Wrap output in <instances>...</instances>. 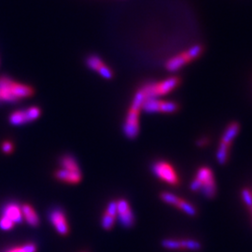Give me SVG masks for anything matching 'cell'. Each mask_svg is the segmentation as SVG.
Here are the masks:
<instances>
[{
	"label": "cell",
	"instance_id": "obj_6",
	"mask_svg": "<svg viewBox=\"0 0 252 252\" xmlns=\"http://www.w3.org/2000/svg\"><path fill=\"white\" fill-rule=\"evenodd\" d=\"M151 170L158 180L171 186H178L180 184V177L170 162L163 160L156 161L152 164Z\"/></svg>",
	"mask_w": 252,
	"mask_h": 252
},
{
	"label": "cell",
	"instance_id": "obj_23",
	"mask_svg": "<svg viewBox=\"0 0 252 252\" xmlns=\"http://www.w3.org/2000/svg\"><path fill=\"white\" fill-rule=\"evenodd\" d=\"M1 149H2L3 153L9 154V153H11V152L13 151V144H12L10 141H4V142L2 143Z\"/></svg>",
	"mask_w": 252,
	"mask_h": 252
},
{
	"label": "cell",
	"instance_id": "obj_18",
	"mask_svg": "<svg viewBox=\"0 0 252 252\" xmlns=\"http://www.w3.org/2000/svg\"><path fill=\"white\" fill-rule=\"evenodd\" d=\"M22 212H23V218L26 219L29 225L36 227L39 224V218L33 207L26 204L22 207Z\"/></svg>",
	"mask_w": 252,
	"mask_h": 252
},
{
	"label": "cell",
	"instance_id": "obj_12",
	"mask_svg": "<svg viewBox=\"0 0 252 252\" xmlns=\"http://www.w3.org/2000/svg\"><path fill=\"white\" fill-rule=\"evenodd\" d=\"M117 218L121 224L126 228H131L135 224V215L126 199L117 201Z\"/></svg>",
	"mask_w": 252,
	"mask_h": 252
},
{
	"label": "cell",
	"instance_id": "obj_20",
	"mask_svg": "<svg viewBox=\"0 0 252 252\" xmlns=\"http://www.w3.org/2000/svg\"><path fill=\"white\" fill-rule=\"evenodd\" d=\"M36 247L34 243H28L20 247L12 248L9 251L5 252H36Z\"/></svg>",
	"mask_w": 252,
	"mask_h": 252
},
{
	"label": "cell",
	"instance_id": "obj_3",
	"mask_svg": "<svg viewBox=\"0 0 252 252\" xmlns=\"http://www.w3.org/2000/svg\"><path fill=\"white\" fill-rule=\"evenodd\" d=\"M189 189L193 192L199 190L206 198H214L217 194V186L213 171L207 166L200 167L190 182Z\"/></svg>",
	"mask_w": 252,
	"mask_h": 252
},
{
	"label": "cell",
	"instance_id": "obj_7",
	"mask_svg": "<svg viewBox=\"0 0 252 252\" xmlns=\"http://www.w3.org/2000/svg\"><path fill=\"white\" fill-rule=\"evenodd\" d=\"M178 109L179 106L176 102L160 98L145 100L141 106V110L147 113H173Z\"/></svg>",
	"mask_w": 252,
	"mask_h": 252
},
{
	"label": "cell",
	"instance_id": "obj_17",
	"mask_svg": "<svg viewBox=\"0 0 252 252\" xmlns=\"http://www.w3.org/2000/svg\"><path fill=\"white\" fill-rule=\"evenodd\" d=\"M55 178L57 180L64 181L67 183L71 184H77L81 180V172H69L64 170V169H59L58 171L55 172Z\"/></svg>",
	"mask_w": 252,
	"mask_h": 252
},
{
	"label": "cell",
	"instance_id": "obj_11",
	"mask_svg": "<svg viewBox=\"0 0 252 252\" xmlns=\"http://www.w3.org/2000/svg\"><path fill=\"white\" fill-rule=\"evenodd\" d=\"M141 109L138 108L132 107L129 109L127 116H126L125 126H124V132L125 135L130 138L134 139L138 133H139V113Z\"/></svg>",
	"mask_w": 252,
	"mask_h": 252
},
{
	"label": "cell",
	"instance_id": "obj_8",
	"mask_svg": "<svg viewBox=\"0 0 252 252\" xmlns=\"http://www.w3.org/2000/svg\"><path fill=\"white\" fill-rule=\"evenodd\" d=\"M160 199L162 200V202L179 208L189 216L194 217L196 216V214H197V209L192 204L187 202L185 199L180 198L179 196L173 194L171 192H167V191L161 192Z\"/></svg>",
	"mask_w": 252,
	"mask_h": 252
},
{
	"label": "cell",
	"instance_id": "obj_4",
	"mask_svg": "<svg viewBox=\"0 0 252 252\" xmlns=\"http://www.w3.org/2000/svg\"><path fill=\"white\" fill-rule=\"evenodd\" d=\"M203 53V47L201 45H194L188 50L173 56L165 63V68L169 72H176L182 68L184 65L192 62Z\"/></svg>",
	"mask_w": 252,
	"mask_h": 252
},
{
	"label": "cell",
	"instance_id": "obj_13",
	"mask_svg": "<svg viewBox=\"0 0 252 252\" xmlns=\"http://www.w3.org/2000/svg\"><path fill=\"white\" fill-rule=\"evenodd\" d=\"M51 223L53 224L54 229L62 235H66L69 232V226L67 223V220L63 209L57 207L54 208L49 215Z\"/></svg>",
	"mask_w": 252,
	"mask_h": 252
},
{
	"label": "cell",
	"instance_id": "obj_14",
	"mask_svg": "<svg viewBox=\"0 0 252 252\" xmlns=\"http://www.w3.org/2000/svg\"><path fill=\"white\" fill-rule=\"evenodd\" d=\"M86 63H87L88 67H90L92 70L97 71L103 78H105V79L112 78V76H113L112 70L108 66H107V64L104 63L98 56L91 55L87 58Z\"/></svg>",
	"mask_w": 252,
	"mask_h": 252
},
{
	"label": "cell",
	"instance_id": "obj_25",
	"mask_svg": "<svg viewBox=\"0 0 252 252\" xmlns=\"http://www.w3.org/2000/svg\"><path fill=\"white\" fill-rule=\"evenodd\" d=\"M250 210H251V212H252V207H250Z\"/></svg>",
	"mask_w": 252,
	"mask_h": 252
},
{
	"label": "cell",
	"instance_id": "obj_5",
	"mask_svg": "<svg viewBox=\"0 0 252 252\" xmlns=\"http://www.w3.org/2000/svg\"><path fill=\"white\" fill-rule=\"evenodd\" d=\"M240 126L237 123H231L229 126L226 127L225 131L221 136L220 142L219 145L218 151H217V160L220 164H224L228 157H229V152L231 149L232 142L235 138V136L238 135Z\"/></svg>",
	"mask_w": 252,
	"mask_h": 252
},
{
	"label": "cell",
	"instance_id": "obj_9",
	"mask_svg": "<svg viewBox=\"0 0 252 252\" xmlns=\"http://www.w3.org/2000/svg\"><path fill=\"white\" fill-rule=\"evenodd\" d=\"M161 246L163 249L170 251H191L199 252L202 249V244L193 239H162Z\"/></svg>",
	"mask_w": 252,
	"mask_h": 252
},
{
	"label": "cell",
	"instance_id": "obj_21",
	"mask_svg": "<svg viewBox=\"0 0 252 252\" xmlns=\"http://www.w3.org/2000/svg\"><path fill=\"white\" fill-rule=\"evenodd\" d=\"M241 196L243 199L244 203L247 207H252V192L249 189H243L241 191Z\"/></svg>",
	"mask_w": 252,
	"mask_h": 252
},
{
	"label": "cell",
	"instance_id": "obj_2",
	"mask_svg": "<svg viewBox=\"0 0 252 252\" xmlns=\"http://www.w3.org/2000/svg\"><path fill=\"white\" fill-rule=\"evenodd\" d=\"M180 83V79L177 76H173L161 81H152L147 82L140 89L136 92V95L142 100L152 98H159L163 95L168 94L172 91L175 90Z\"/></svg>",
	"mask_w": 252,
	"mask_h": 252
},
{
	"label": "cell",
	"instance_id": "obj_19",
	"mask_svg": "<svg viewBox=\"0 0 252 252\" xmlns=\"http://www.w3.org/2000/svg\"><path fill=\"white\" fill-rule=\"evenodd\" d=\"M62 169L69 172H81L76 159L71 155H63L60 159Z\"/></svg>",
	"mask_w": 252,
	"mask_h": 252
},
{
	"label": "cell",
	"instance_id": "obj_22",
	"mask_svg": "<svg viewBox=\"0 0 252 252\" xmlns=\"http://www.w3.org/2000/svg\"><path fill=\"white\" fill-rule=\"evenodd\" d=\"M14 222L11 221L9 219L6 218V217H2L0 219V228L2 230H9L14 226Z\"/></svg>",
	"mask_w": 252,
	"mask_h": 252
},
{
	"label": "cell",
	"instance_id": "obj_10",
	"mask_svg": "<svg viewBox=\"0 0 252 252\" xmlns=\"http://www.w3.org/2000/svg\"><path fill=\"white\" fill-rule=\"evenodd\" d=\"M40 108L30 107L27 109H20L12 112L9 116V123L12 126H23L30 123L40 116Z\"/></svg>",
	"mask_w": 252,
	"mask_h": 252
},
{
	"label": "cell",
	"instance_id": "obj_16",
	"mask_svg": "<svg viewBox=\"0 0 252 252\" xmlns=\"http://www.w3.org/2000/svg\"><path fill=\"white\" fill-rule=\"evenodd\" d=\"M3 217L9 219L14 223H18L23 220L22 207L16 203H9L3 207Z\"/></svg>",
	"mask_w": 252,
	"mask_h": 252
},
{
	"label": "cell",
	"instance_id": "obj_15",
	"mask_svg": "<svg viewBox=\"0 0 252 252\" xmlns=\"http://www.w3.org/2000/svg\"><path fill=\"white\" fill-rule=\"evenodd\" d=\"M117 218V201H110L108 207L102 217V227L105 230H110Z\"/></svg>",
	"mask_w": 252,
	"mask_h": 252
},
{
	"label": "cell",
	"instance_id": "obj_1",
	"mask_svg": "<svg viewBox=\"0 0 252 252\" xmlns=\"http://www.w3.org/2000/svg\"><path fill=\"white\" fill-rule=\"evenodd\" d=\"M33 94L31 86L16 82L7 76L0 77V103H15Z\"/></svg>",
	"mask_w": 252,
	"mask_h": 252
},
{
	"label": "cell",
	"instance_id": "obj_24",
	"mask_svg": "<svg viewBox=\"0 0 252 252\" xmlns=\"http://www.w3.org/2000/svg\"><path fill=\"white\" fill-rule=\"evenodd\" d=\"M207 142H208V138H207V137H202V138L198 139L197 145H198L199 147H205L207 144Z\"/></svg>",
	"mask_w": 252,
	"mask_h": 252
}]
</instances>
